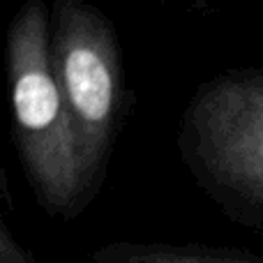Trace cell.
Masks as SVG:
<instances>
[{
  "label": "cell",
  "mask_w": 263,
  "mask_h": 263,
  "mask_svg": "<svg viewBox=\"0 0 263 263\" xmlns=\"http://www.w3.org/2000/svg\"><path fill=\"white\" fill-rule=\"evenodd\" d=\"M16 153L37 203L46 215L77 219L95 194L51 63V7L26 0L5 42Z\"/></svg>",
  "instance_id": "cell-1"
},
{
  "label": "cell",
  "mask_w": 263,
  "mask_h": 263,
  "mask_svg": "<svg viewBox=\"0 0 263 263\" xmlns=\"http://www.w3.org/2000/svg\"><path fill=\"white\" fill-rule=\"evenodd\" d=\"M176 145L196 187L227 217L263 229V67L201 81L180 114Z\"/></svg>",
  "instance_id": "cell-2"
},
{
  "label": "cell",
  "mask_w": 263,
  "mask_h": 263,
  "mask_svg": "<svg viewBox=\"0 0 263 263\" xmlns=\"http://www.w3.org/2000/svg\"><path fill=\"white\" fill-rule=\"evenodd\" d=\"M51 63L81 148L92 194H100L127 109L116 26L88 0H53Z\"/></svg>",
  "instance_id": "cell-3"
},
{
  "label": "cell",
  "mask_w": 263,
  "mask_h": 263,
  "mask_svg": "<svg viewBox=\"0 0 263 263\" xmlns=\"http://www.w3.org/2000/svg\"><path fill=\"white\" fill-rule=\"evenodd\" d=\"M92 263H263V256L203 242L114 240L92 250Z\"/></svg>",
  "instance_id": "cell-4"
},
{
  "label": "cell",
  "mask_w": 263,
  "mask_h": 263,
  "mask_svg": "<svg viewBox=\"0 0 263 263\" xmlns=\"http://www.w3.org/2000/svg\"><path fill=\"white\" fill-rule=\"evenodd\" d=\"M0 263H40L35 254L14 236L5 217H0Z\"/></svg>",
  "instance_id": "cell-5"
}]
</instances>
